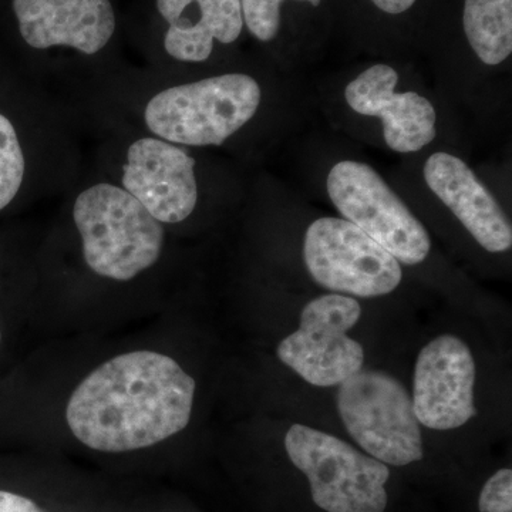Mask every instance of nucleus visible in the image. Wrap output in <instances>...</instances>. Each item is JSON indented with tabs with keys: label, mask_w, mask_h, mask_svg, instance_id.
<instances>
[{
	"label": "nucleus",
	"mask_w": 512,
	"mask_h": 512,
	"mask_svg": "<svg viewBox=\"0 0 512 512\" xmlns=\"http://www.w3.org/2000/svg\"><path fill=\"white\" fill-rule=\"evenodd\" d=\"M399 74L387 64H376L348 84L350 109L383 121L384 141L397 153H416L437 136L436 110L414 92L396 93Z\"/></svg>",
	"instance_id": "nucleus-11"
},
{
	"label": "nucleus",
	"mask_w": 512,
	"mask_h": 512,
	"mask_svg": "<svg viewBox=\"0 0 512 512\" xmlns=\"http://www.w3.org/2000/svg\"><path fill=\"white\" fill-rule=\"evenodd\" d=\"M74 222L94 274L127 282L151 268L164 247V228L123 188L96 184L77 197Z\"/></svg>",
	"instance_id": "nucleus-2"
},
{
	"label": "nucleus",
	"mask_w": 512,
	"mask_h": 512,
	"mask_svg": "<svg viewBox=\"0 0 512 512\" xmlns=\"http://www.w3.org/2000/svg\"><path fill=\"white\" fill-rule=\"evenodd\" d=\"M480 512H512V471L510 468H501L500 471L488 478L480 500Z\"/></svg>",
	"instance_id": "nucleus-18"
},
{
	"label": "nucleus",
	"mask_w": 512,
	"mask_h": 512,
	"mask_svg": "<svg viewBox=\"0 0 512 512\" xmlns=\"http://www.w3.org/2000/svg\"><path fill=\"white\" fill-rule=\"evenodd\" d=\"M0 512H42L29 498L0 491Z\"/></svg>",
	"instance_id": "nucleus-19"
},
{
	"label": "nucleus",
	"mask_w": 512,
	"mask_h": 512,
	"mask_svg": "<svg viewBox=\"0 0 512 512\" xmlns=\"http://www.w3.org/2000/svg\"><path fill=\"white\" fill-rule=\"evenodd\" d=\"M471 49L488 66L501 64L512 52V0H466L463 15Z\"/></svg>",
	"instance_id": "nucleus-15"
},
{
	"label": "nucleus",
	"mask_w": 512,
	"mask_h": 512,
	"mask_svg": "<svg viewBox=\"0 0 512 512\" xmlns=\"http://www.w3.org/2000/svg\"><path fill=\"white\" fill-rule=\"evenodd\" d=\"M424 180L481 247L493 254L510 251L512 228L507 215L461 158L434 153L424 165Z\"/></svg>",
	"instance_id": "nucleus-13"
},
{
	"label": "nucleus",
	"mask_w": 512,
	"mask_h": 512,
	"mask_svg": "<svg viewBox=\"0 0 512 512\" xmlns=\"http://www.w3.org/2000/svg\"><path fill=\"white\" fill-rule=\"evenodd\" d=\"M195 160L161 138H140L127 151L123 185L161 224L187 220L198 201Z\"/></svg>",
	"instance_id": "nucleus-10"
},
{
	"label": "nucleus",
	"mask_w": 512,
	"mask_h": 512,
	"mask_svg": "<svg viewBox=\"0 0 512 512\" xmlns=\"http://www.w3.org/2000/svg\"><path fill=\"white\" fill-rule=\"evenodd\" d=\"M340 419L353 440L386 466L424 457L420 423L403 384L380 370H359L339 384Z\"/></svg>",
	"instance_id": "nucleus-5"
},
{
	"label": "nucleus",
	"mask_w": 512,
	"mask_h": 512,
	"mask_svg": "<svg viewBox=\"0 0 512 512\" xmlns=\"http://www.w3.org/2000/svg\"><path fill=\"white\" fill-rule=\"evenodd\" d=\"M13 10L33 49L69 46L96 55L116 30L110 0H13Z\"/></svg>",
	"instance_id": "nucleus-12"
},
{
	"label": "nucleus",
	"mask_w": 512,
	"mask_h": 512,
	"mask_svg": "<svg viewBox=\"0 0 512 512\" xmlns=\"http://www.w3.org/2000/svg\"><path fill=\"white\" fill-rule=\"evenodd\" d=\"M360 316L362 308L352 296H319L306 303L299 329L279 343L276 355L312 386H339L365 362L362 345L348 335Z\"/></svg>",
	"instance_id": "nucleus-8"
},
{
	"label": "nucleus",
	"mask_w": 512,
	"mask_h": 512,
	"mask_svg": "<svg viewBox=\"0 0 512 512\" xmlns=\"http://www.w3.org/2000/svg\"><path fill=\"white\" fill-rule=\"evenodd\" d=\"M195 380L163 353H124L79 384L66 419L74 437L103 453L156 446L191 419Z\"/></svg>",
	"instance_id": "nucleus-1"
},
{
	"label": "nucleus",
	"mask_w": 512,
	"mask_h": 512,
	"mask_svg": "<svg viewBox=\"0 0 512 512\" xmlns=\"http://www.w3.org/2000/svg\"><path fill=\"white\" fill-rule=\"evenodd\" d=\"M293 466L308 477L313 503L326 512H384L390 470L338 437L293 424L285 437Z\"/></svg>",
	"instance_id": "nucleus-4"
},
{
	"label": "nucleus",
	"mask_w": 512,
	"mask_h": 512,
	"mask_svg": "<svg viewBox=\"0 0 512 512\" xmlns=\"http://www.w3.org/2000/svg\"><path fill=\"white\" fill-rule=\"evenodd\" d=\"M328 194L336 210L366 232L404 265H419L430 254L429 232L375 168L340 161L328 175Z\"/></svg>",
	"instance_id": "nucleus-6"
},
{
	"label": "nucleus",
	"mask_w": 512,
	"mask_h": 512,
	"mask_svg": "<svg viewBox=\"0 0 512 512\" xmlns=\"http://www.w3.org/2000/svg\"><path fill=\"white\" fill-rule=\"evenodd\" d=\"M476 362L463 340L441 335L417 357L413 379V409L417 420L431 430L464 426L477 409L474 404Z\"/></svg>",
	"instance_id": "nucleus-9"
},
{
	"label": "nucleus",
	"mask_w": 512,
	"mask_h": 512,
	"mask_svg": "<svg viewBox=\"0 0 512 512\" xmlns=\"http://www.w3.org/2000/svg\"><path fill=\"white\" fill-rule=\"evenodd\" d=\"M372 2L375 3L377 8L389 13V15H399V13L412 8L416 0H372Z\"/></svg>",
	"instance_id": "nucleus-20"
},
{
	"label": "nucleus",
	"mask_w": 512,
	"mask_h": 512,
	"mask_svg": "<svg viewBox=\"0 0 512 512\" xmlns=\"http://www.w3.org/2000/svg\"><path fill=\"white\" fill-rule=\"evenodd\" d=\"M0 342H2V333H0Z\"/></svg>",
	"instance_id": "nucleus-21"
},
{
	"label": "nucleus",
	"mask_w": 512,
	"mask_h": 512,
	"mask_svg": "<svg viewBox=\"0 0 512 512\" xmlns=\"http://www.w3.org/2000/svg\"><path fill=\"white\" fill-rule=\"evenodd\" d=\"M285 0H241L242 16L249 32L261 40L271 42L281 28V5ZM319 6L322 0H301Z\"/></svg>",
	"instance_id": "nucleus-17"
},
{
	"label": "nucleus",
	"mask_w": 512,
	"mask_h": 512,
	"mask_svg": "<svg viewBox=\"0 0 512 512\" xmlns=\"http://www.w3.org/2000/svg\"><path fill=\"white\" fill-rule=\"evenodd\" d=\"M25 157L15 127L0 114V210L8 207L22 187Z\"/></svg>",
	"instance_id": "nucleus-16"
},
{
	"label": "nucleus",
	"mask_w": 512,
	"mask_h": 512,
	"mask_svg": "<svg viewBox=\"0 0 512 512\" xmlns=\"http://www.w3.org/2000/svg\"><path fill=\"white\" fill-rule=\"evenodd\" d=\"M303 258L313 281L336 293L376 298L403 278L400 262L355 224L319 218L305 235Z\"/></svg>",
	"instance_id": "nucleus-7"
},
{
	"label": "nucleus",
	"mask_w": 512,
	"mask_h": 512,
	"mask_svg": "<svg viewBox=\"0 0 512 512\" xmlns=\"http://www.w3.org/2000/svg\"><path fill=\"white\" fill-rule=\"evenodd\" d=\"M261 96L251 76L224 74L163 90L148 101L144 119L168 143L221 146L255 116Z\"/></svg>",
	"instance_id": "nucleus-3"
},
{
	"label": "nucleus",
	"mask_w": 512,
	"mask_h": 512,
	"mask_svg": "<svg viewBox=\"0 0 512 512\" xmlns=\"http://www.w3.org/2000/svg\"><path fill=\"white\" fill-rule=\"evenodd\" d=\"M157 9L170 26L165 50L180 62H204L214 40L229 45L244 28L241 0H157Z\"/></svg>",
	"instance_id": "nucleus-14"
}]
</instances>
